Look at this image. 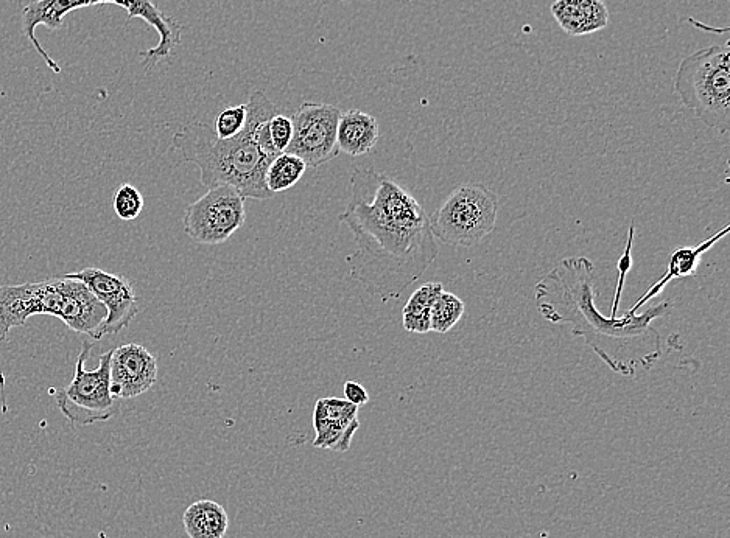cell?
<instances>
[{"mask_svg":"<svg viewBox=\"0 0 730 538\" xmlns=\"http://www.w3.org/2000/svg\"><path fill=\"white\" fill-rule=\"evenodd\" d=\"M245 221V198L234 187L217 186L189 204L183 226L195 243L223 245L243 228Z\"/></svg>","mask_w":730,"mask_h":538,"instance_id":"obj_9","label":"cell"},{"mask_svg":"<svg viewBox=\"0 0 730 538\" xmlns=\"http://www.w3.org/2000/svg\"><path fill=\"white\" fill-rule=\"evenodd\" d=\"M306 162L295 154L281 153L268 165L265 173V184L273 195L287 192L298 184L299 179L306 173Z\"/></svg>","mask_w":730,"mask_h":538,"instance_id":"obj_19","label":"cell"},{"mask_svg":"<svg viewBox=\"0 0 730 538\" xmlns=\"http://www.w3.org/2000/svg\"><path fill=\"white\" fill-rule=\"evenodd\" d=\"M444 287L439 282L425 283L415 293L411 294L404 310H402V324L404 329L411 333L430 332V313L436 297L443 293Z\"/></svg>","mask_w":730,"mask_h":538,"instance_id":"obj_18","label":"cell"},{"mask_svg":"<svg viewBox=\"0 0 730 538\" xmlns=\"http://www.w3.org/2000/svg\"><path fill=\"white\" fill-rule=\"evenodd\" d=\"M158 381V360L141 346L130 343L111 353V394L117 400L136 399Z\"/></svg>","mask_w":730,"mask_h":538,"instance_id":"obj_12","label":"cell"},{"mask_svg":"<svg viewBox=\"0 0 730 538\" xmlns=\"http://www.w3.org/2000/svg\"><path fill=\"white\" fill-rule=\"evenodd\" d=\"M729 231V226H726V228L721 229L720 232H716V234L712 235V237L707 238V240H704L702 243H699L698 246H692V248H681L674 252L673 256H671L670 263H668L667 273H665V276L662 277L659 282L654 283L653 287L640 297L639 301L636 302V305H634L631 310L637 311L640 307H643V305L648 304L651 299L659 296L660 291L664 290L671 280L684 279V277H695L696 273H698L699 263H701L704 254H706L707 251H710L713 245H716V243L720 242V240H723V238L729 234Z\"/></svg>","mask_w":730,"mask_h":538,"instance_id":"obj_16","label":"cell"},{"mask_svg":"<svg viewBox=\"0 0 730 538\" xmlns=\"http://www.w3.org/2000/svg\"><path fill=\"white\" fill-rule=\"evenodd\" d=\"M183 525L190 538H225L229 529L228 512L222 504L200 500L187 507Z\"/></svg>","mask_w":730,"mask_h":538,"instance_id":"obj_17","label":"cell"},{"mask_svg":"<svg viewBox=\"0 0 730 538\" xmlns=\"http://www.w3.org/2000/svg\"><path fill=\"white\" fill-rule=\"evenodd\" d=\"M552 13L562 30L572 36L600 32L609 24V11L601 0H556Z\"/></svg>","mask_w":730,"mask_h":538,"instance_id":"obj_14","label":"cell"},{"mask_svg":"<svg viewBox=\"0 0 730 538\" xmlns=\"http://www.w3.org/2000/svg\"><path fill=\"white\" fill-rule=\"evenodd\" d=\"M730 42L687 56L674 77V91L685 108L720 134L730 130Z\"/></svg>","mask_w":730,"mask_h":538,"instance_id":"obj_5","label":"cell"},{"mask_svg":"<svg viewBox=\"0 0 730 538\" xmlns=\"http://www.w3.org/2000/svg\"><path fill=\"white\" fill-rule=\"evenodd\" d=\"M379 122L360 109L341 112L337 128V147L351 158L365 156L376 148L379 142Z\"/></svg>","mask_w":730,"mask_h":538,"instance_id":"obj_15","label":"cell"},{"mask_svg":"<svg viewBox=\"0 0 730 538\" xmlns=\"http://www.w3.org/2000/svg\"><path fill=\"white\" fill-rule=\"evenodd\" d=\"M69 279L80 280L105 305L106 316L103 336L117 335L127 329L141 311V302L134 285L127 277L108 273L105 269L85 268L77 273L66 274Z\"/></svg>","mask_w":730,"mask_h":538,"instance_id":"obj_11","label":"cell"},{"mask_svg":"<svg viewBox=\"0 0 730 538\" xmlns=\"http://www.w3.org/2000/svg\"><path fill=\"white\" fill-rule=\"evenodd\" d=\"M268 130H270L271 140L278 153H285L288 145L292 142L293 137V122L290 117L284 116V114H276L271 117L268 122Z\"/></svg>","mask_w":730,"mask_h":538,"instance_id":"obj_24","label":"cell"},{"mask_svg":"<svg viewBox=\"0 0 730 538\" xmlns=\"http://www.w3.org/2000/svg\"><path fill=\"white\" fill-rule=\"evenodd\" d=\"M348 206L338 217L354 235L352 279L380 301L399 299L439 254L430 217L415 196L374 168L355 167Z\"/></svg>","mask_w":730,"mask_h":538,"instance_id":"obj_1","label":"cell"},{"mask_svg":"<svg viewBox=\"0 0 730 538\" xmlns=\"http://www.w3.org/2000/svg\"><path fill=\"white\" fill-rule=\"evenodd\" d=\"M597 297L595 266L587 257L562 259L534 287L539 315L552 324L570 327L572 335L583 339L614 374L636 377L640 371H650L671 350L681 349L679 343H673L678 335L664 338L653 325L656 319L670 315L671 302L611 318L601 315Z\"/></svg>","mask_w":730,"mask_h":538,"instance_id":"obj_2","label":"cell"},{"mask_svg":"<svg viewBox=\"0 0 730 538\" xmlns=\"http://www.w3.org/2000/svg\"><path fill=\"white\" fill-rule=\"evenodd\" d=\"M358 406L346 399L316 400L313 409V428L316 431L313 445L335 453H346L351 450L352 437L360 428L358 422Z\"/></svg>","mask_w":730,"mask_h":538,"instance_id":"obj_13","label":"cell"},{"mask_svg":"<svg viewBox=\"0 0 730 538\" xmlns=\"http://www.w3.org/2000/svg\"><path fill=\"white\" fill-rule=\"evenodd\" d=\"M276 114L265 92L256 91L246 103V123L236 136L218 139L208 123L194 122L176 131L173 145L184 161L197 165L204 187L231 186L245 200H270L274 195L267 189L265 173L273 159L257 145L256 128Z\"/></svg>","mask_w":730,"mask_h":538,"instance_id":"obj_3","label":"cell"},{"mask_svg":"<svg viewBox=\"0 0 730 538\" xmlns=\"http://www.w3.org/2000/svg\"><path fill=\"white\" fill-rule=\"evenodd\" d=\"M499 200L481 182H464L447 195L430 217L435 238L449 246L471 248L494 232Z\"/></svg>","mask_w":730,"mask_h":538,"instance_id":"obj_6","label":"cell"},{"mask_svg":"<svg viewBox=\"0 0 730 538\" xmlns=\"http://www.w3.org/2000/svg\"><path fill=\"white\" fill-rule=\"evenodd\" d=\"M35 315L61 319L72 332L100 341L108 311L85 283L66 276L0 287V343Z\"/></svg>","mask_w":730,"mask_h":538,"instance_id":"obj_4","label":"cell"},{"mask_svg":"<svg viewBox=\"0 0 730 538\" xmlns=\"http://www.w3.org/2000/svg\"><path fill=\"white\" fill-rule=\"evenodd\" d=\"M246 123L245 105L228 106L215 119L214 133L218 139H229L243 130Z\"/></svg>","mask_w":730,"mask_h":538,"instance_id":"obj_22","label":"cell"},{"mask_svg":"<svg viewBox=\"0 0 730 538\" xmlns=\"http://www.w3.org/2000/svg\"><path fill=\"white\" fill-rule=\"evenodd\" d=\"M344 399L351 402L352 405L365 406L369 402V394L365 386L360 385L358 381L349 380L344 383Z\"/></svg>","mask_w":730,"mask_h":538,"instance_id":"obj_25","label":"cell"},{"mask_svg":"<svg viewBox=\"0 0 730 538\" xmlns=\"http://www.w3.org/2000/svg\"><path fill=\"white\" fill-rule=\"evenodd\" d=\"M113 207L120 220H136L144 210V196L131 184H122L114 193Z\"/></svg>","mask_w":730,"mask_h":538,"instance_id":"obj_21","label":"cell"},{"mask_svg":"<svg viewBox=\"0 0 730 538\" xmlns=\"http://www.w3.org/2000/svg\"><path fill=\"white\" fill-rule=\"evenodd\" d=\"M94 344L85 341L75 363V375L71 383L55 392L58 408L74 427H88L94 423L108 422L119 413L120 402L111 394V353H103L99 366L86 369V361Z\"/></svg>","mask_w":730,"mask_h":538,"instance_id":"obj_7","label":"cell"},{"mask_svg":"<svg viewBox=\"0 0 730 538\" xmlns=\"http://www.w3.org/2000/svg\"><path fill=\"white\" fill-rule=\"evenodd\" d=\"M114 4L128 11V18H141L148 25L155 28L159 36H165L172 27V18L164 11L159 10L151 0H30L22 8V32L29 39L33 49L41 55L44 63L55 74H60L61 67L50 58L49 53L41 47L36 38V28L39 25L57 32L63 27L64 18L72 11L92 5Z\"/></svg>","mask_w":730,"mask_h":538,"instance_id":"obj_8","label":"cell"},{"mask_svg":"<svg viewBox=\"0 0 730 538\" xmlns=\"http://www.w3.org/2000/svg\"><path fill=\"white\" fill-rule=\"evenodd\" d=\"M466 305L455 294L443 293L436 297L430 313V330L436 333H447L453 325H457L463 318Z\"/></svg>","mask_w":730,"mask_h":538,"instance_id":"obj_20","label":"cell"},{"mask_svg":"<svg viewBox=\"0 0 730 538\" xmlns=\"http://www.w3.org/2000/svg\"><path fill=\"white\" fill-rule=\"evenodd\" d=\"M632 242H634V224H631L628 234V242H626L625 252L622 259L618 260V280L617 290H615L614 302H612L611 318H617L618 308H620V299H622L623 287H625L626 274L632 266Z\"/></svg>","mask_w":730,"mask_h":538,"instance_id":"obj_23","label":"cell"},{"mask_svg":"<svg viewBox=\"0 0 730 538\" xmlns=\"http://www.w3.org/2000/svg\"><path fill=\"white\" fill-rule=\"evenodd\" d=\"M341 109L326 103H302L293 114V137L285 153L295 154L307 167L320 168L337 158V128Z\"/></svg>","mask_w":730,"mask_h":538,"instance_id":"obj_10","label":"cell"}]
</instances>
